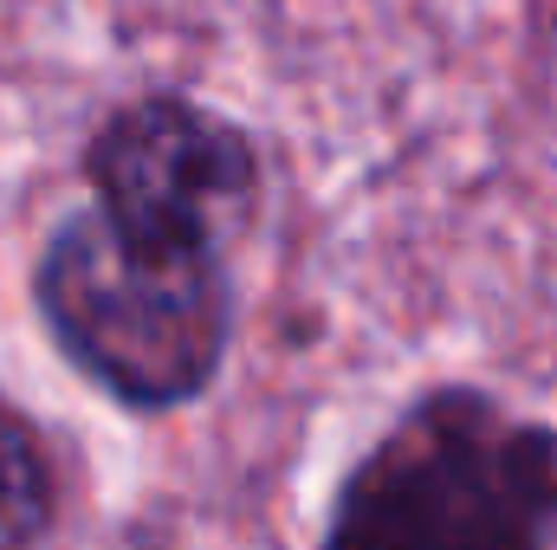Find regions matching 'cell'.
<instances>
[{
  "instance_id": "6da1fadb",
  "label": "cell",
  "mask_w": 557,
  "mask_h": 550,
  "mask_svg": "<svg viewBox=\"0 0 557 550\" xmlns=\"http://www.w3.org/2000/svg\"><path fill=\"white\" fill-rule=\"evenodd\" d=\"M324 550H557V427L434 383L337 479Z\"/></svg>"
},
{
  "instance_id": "7a4b0ae2",
  "label": "cell",
  "mask_w": 557,
  "mask_h": 550,
  "mask_svg": "<svg viewBox=\"0 0 557 550\" xmlns=\"http://www.w3.org/2000/svg\"><path fill=\"white\" fill-rule=\"evenodd\" d=\"M33 317L52 350L117 409L201 402L234 343V278L214 247H156L98 208L65 214L33 253Z\"/></svg>"
},
{
  "instance_id": "3957f363",
  "label": "cell",
  "mask_w": 557,
  "mask_h": 550,
  "mask_svg": "<svg viewBox=\"0 0 557 550\" xmlns=\"http://www.w3.org/2000/svg\"><path fill=\"white\" fill-rule=\"evenodd\" d=\"M91 208L156 247H214L260 201V142L188 91H143L78 149Z\"/></svg>"
},
{
  "instance_id": "277c9868",
  "label": "cell",
  "mask_w": 557,
  "mask_h": 550,
  "mask_svg": "<svg viewBox=\"0 0 557 550\" xmlns=\"http://www.w3.org/2000/svg\"><path fill=\"white\" fill-rule=\"evenodd\" d=\"M65 486L46 427L0 389V550H39L59 532Z\"/></svg>"
}]
</instances>
